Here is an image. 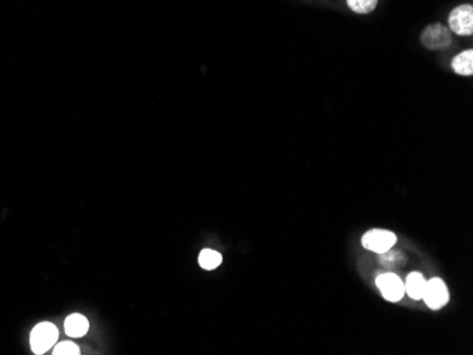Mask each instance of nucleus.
<instances>
[{"label": "nucleus", "mask_w": 473, "mask_h": 355, "mask_svg": "<svg viewBox=\"0 0 473 355\" xmlns=\"http://www.w3.org/2000/svg\"><path fill=\"white\" fill-rule=\"evenodd\" d=\"M397 244V235L388 230L374 228L367 231L361 237V245L374 254L384 255L391 251V248Z\"/></svg>", "instance_id": "f257e3e1"}, {"label": "nucleus", "mask_w": 473, "mask_h": 355, "mask_svg": "<svg viewBox=\"0 0 473 355\" xmlns=\"http://www.w3.org/2000/svg\"><path fill=\"white\" fill-rule=\"evenodd\" d=\"M59 338L57 327L52 323H40L37 324L30 334V345L35 354L47 352Z\"/></svg>", "instance_id": "f03ea898"}, {"label": "nucleus", "mask_w": 473, "mask_h": 355, "mask_svg": "<svg viewBox=\"0 0 473 355\" xmlns=\"http://www.w3.org/2000/svg\"><path fill=\"white\" fill-rule=\"evenodd\" d=\"M376 285L381 293V296L391 303H397L400 301L404 294H405V287H404V282L401 280L400 276H397L395 273L387 272V273H381L377 276L376 279Z\"/></svg>", "instance_id": "7ed1b4c3"}, {"label": "nucleus", "mask_w": 473, "mask_h": 355, "mask_svg": "<svg viewBox=\"0 0 473 355\" xmlns=\"http://www.w3.org/2000/svg\"><path fill=\"white\" fill-rule=\"evenodd\" d=\"M422 300L431 310H439L449 301V292L445 282L439 278H432L426 280Z\"/></svg>", "instance_id": "20e7f679"}, {"label": "nucleus", "mask_w": 473, "mask_h": 355, "mask_svg": "<svg viewBox=\"0 0 473 355\" xmlns=\"http://www.w3.org/2000/svg\"><path fill=\"white\" fill-rule=\"evenodd\" d=\"M449 27L457 36H470L473 33V8L462 5L449 15Z\"/></svg>", "instance_id": "39448f33"}, {"label": "nucleus", "mask_w": 473, "mask_h": 355, "mask_svg": "<svg viewBox=\"0 0 473 355\" xmlns=\"http://www.w3.org/2000/svg\"><path fill=\"white\" fill-rule=\"evenodd\" d=\"M421 42L428 50H442V49H446L452 43V37H450L449 30L445 26L436 23V25L428 26L422 32Z\"/></svg>", "instance_id": "423d86ee"}, {"label": "nucleus", "mask_w": 473, "mask_h": 355, "mask_svg": "<svg viewBox=\"0 0 473 355\" xmlns=\"http://www.w3.org/2000/svg\"><path fill=\"white\" fill-rule=\"evenodd\" d=\"M426 280L419 272H411L404 283L405 293L412 299V300H421L424 290H425Z\"/></svg>", "instance_id": "0eeeda50"}, {"label": "nucleus", "mask_w": 473, "mask_h": 355, "mask_svg": "<svg viewBox=\"0 0 473 355\" xmlns=\"http://www.w3.org/2000/svg\"><path fill=\"white\" fill-rule=\"evenodd\" d=\"M64 328H66L67 335L70 337H83L87 334L90 328V323L81 314H71L66 318Z\"/></svg>", "instance_id": "6e6552de"}, {"label": "nucleus", "mask_w": 473, "mask_h": 355, "mask_svg": "<svg viewBox=\"0 0 473 355\" xmlns=\"http://www.w3.org/2000/svg\"><path fill=\"white\" fill-rule=\"evenodd\" d=\"M452 68L459 75H472L473 74V51L466 50L460 54H457L452 60Z\"/></svg>", "instance_id": "1a4fd4ad"}, {"label": "nucleus", "mask_w": 473, "mask_h": 355, "mask_svg": "<svg viewBox=\"0 0 473 355\" xmlns=\"http://www.w3.org/2000/svg\"><path fill=\"white\" fill-rule=\"evenodd\" d=\"M221 262H222L221 254L214 249H203L198 255V265L205 270H212L218 268Z\"/></svg>", "instance_id": "9d476101"}, {"label": "nucleus", "mask_w": 473, "mask_h": 355, "mask_svg": "<svg viewBox=\"0 0 473 355\" xmlns=\"http://www.w3.org/2000/svg\"><path fill=\"white\" fill-rule=\"evenodd\" d=\"M378 5V0H347V6L359 15L371 13Z\"/></svg>", "instance_id": "9b49d317"}, {"label": "nucleus", "mask_w": 473, "mask_h": 355, "mask_svg": "<svg viewBox=\"0 0 473 355\" xmlns=\"http://www.w3.org/2000/svg\"><path fill=\"white\" fill-rule=\"evenodd\" d=\"M54 355H78L80 354V348L71 342V341H63L59 342L54 347Z\"/></svg>", "instance_id": "f8f14e48"}]
</instances>
